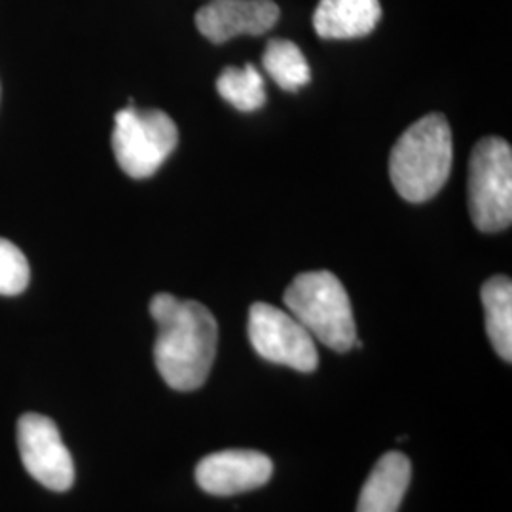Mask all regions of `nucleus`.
Listing matches in <instances>:
<instances>
[{"instance_id": "f257e3e1", "label": "nucleus", "mask_w": 512, "mask_h": 512, "mask_svg": "<svg viewBox=\"0 0 512 512\" xmlns=\"http://www.w3.org/2000/svg\"><path fill=\"white\" fill-rule=\"evenodd\" d=\"M150 315L158 325L154 363L165 384L175 391L202 387L217 357L219 325L213 313L196 300L156 294Z\"/></svg>"}, {"instance_id": "f03ea898", "label": "nucleus", "mask_w": 512, "mask_h": 512, "mask_svg": "<svg viewBox=\"0 0 512 512\" xmlns=\"http://www.w3.org/2000/svg\"><path fill=\"white\" fill-rule=\"evenodd\" d=\"M454 141L448 120L431 112L404 131L389 156V177L406 202L435 198L448 181Z\"/></svg>"}, {"instance_id": "7ed1b4c3", "label": "nucleus", "mask_w": 512, "mask_h": 512, "mask_svg": "<svg viewBox=\"0 0 512 512\" xmlns=\"http://www.w3.org/2000/svg\"><path fill=\"white\" fill-rule=\"evenodd\" d=\"M285 306L313 340L344 353L353 348L357 329L348 291L342 281L327 270L300 274L285 291Z\"/></svg>"}, {"instance_id": "20e7f679", "label": "nucleus", "mask_w": 512, "mask_h": 512, "mask_svg": "<svg viewBox=\"0 0 512 512\" xmlns=\"http://www.w3.org/2000/svg\"><path fill=\"white\" fill-rule=\"evenodd\" d=\"M179 143V129L164 110L137 109L129 101L118 110L112 129L116 162L131 179L152 177Z\"/></svg>"}, {"instance_id": "39448f33", "label": "nucleus", "mask_w": 512, "mask_h": 512, "mask_svg": "<svg viewBox=\"0 0 512 512\" xmlns=\"http://www.w3.org/2000/svg\"><path fill=\"white\" fill-rule=\"evenodd\" d=\"M469 209L476 228L484 234H495L511 226L512 150L499 137H486L473 148Z\"/></svg>"}, {"instance_id": "423d86ee", "label": "nucleus", "mask_w": 512, "mask_h": 512, "mask_svg": "<svg viewBox=\"0 0 512 512\" xmlns=\"http://www.w3.org/2000/svg\"><path fill=\"white\" fill-rule=\"evenodd\" d=\"M249 340L256 353L275 365L313 372L319 365L315 340L287 311L256 302L249 310Z\"/></svg>"}, {"instance_id": "0eeeda50", "label": "nucleus", "mask_w": 512, "mask_h": 512, "mask_svg": "<svg viewBox=\"0 0 512 512\" xmlns=\"http://www.w3.org/2000/svg\"><path fill=\"white\" fill-rule=\"evenodd\" d=\"M18 448L29 475L52 492H67L74 482V463L54 420L23 414L18 421Z\"/></svg>"}, {"instance_id": "6e6552de", "label": "nucleus", "mask_w": 512, "mask_h": 512, "mask_svg": "<svg viewBox=\"0 0 512 512\" xmlns=\"http://www.w3.org/2000/svg\"><path fill=\"white\" fill-rule=\"evenodd\" d=\"M279 19L274 0H211L196 12V27L213 44L238 35H264Z\"/></svg>"}, {"instance_id": "1a4fd4ad", "label": "nucleus", "mask_w": 512, "mask_h": 512, "mask_svg": "<svg viewBox=\"0 0 512 512\" xmlns=\"http://www.w3.org/2000/svg\"><path fill=\"white\" fill-rule=\"evenodd\" d=\"M274 473L272 459L255 450H222L196 467L200 488L211 495H238L264 486Z\"/></svg>"}, {"instance_id": "9d476101", "label": "nucleus", "mask_w": 512, "mask_h": 512, "mask_svg": "<svg viewBox=\"0 0 512 512\" xmlns=\"http://www.w3.org/2000/svg\"><path fill=\"white\" fill-rule=\"evenodd\" d=\"M380 19V0H319L313 29L327 40H351L370 35Z\"/></svg>"}, {"instance_id": "9b49d317", "label": "nucleus", "mask_w": 512, "mask_h": 512, "mask_svg": "<svg viewBox=\"0 0 512 512\" xmlns=\"http://www.w3.org/2000/svg\"><path fill=\"white\" fill-rule=\"evenodd\" d=\"M412 478V463L401 452L378 459L359 495L357 512H397Z\"/></svg>"}, {"instance_id": "f8f14e48", "label": "nucleus", "mask_w": 512, "mask_h": 512, "mask_svg": "<svg viewBox=\"0 0 512 512\" xmlns=\"http://www.w3.org/2000/svg\"><path fill=\"white\" fill-rule=\"evenodd\" d=\"M482 304L486 313V332L495 353L511 363L512 359V283L497 275L484 283Z\"/></svg>"}, {"instance_id": "ddd939ff", "label": "nucleus", "mask_w": 512, "mask_h": 512, "mask_svg": "<svg viewBox=\"0 0 512 512\" xmlns=\"http://www.w3.org/2000/svg\"><path fill=\"white\" fill-rule=\"evenodd\" d=\"M266 73L274 78L275 84L285 92H298L310 84L311 71L302 50L285 38H274L268 42L262 55Z\"/></svg>"}, {"instance_id": "4468645a", "label": "nucleus", "mask_w": 512, "mask_h": 512, "mask_svg": "<svg viewBox=\"0 0 512 512\" xmlns=\"http://www.w3.org/2000/svg\"><path fill=\"white\" fill-rule=\"evenodd\" d=\"M217 92L241 112H255L266 103L262 74L251 63L245 67H226L217 78Z\"/></svg>"}, {"instance_id": "2eb2a0df", "label": "nucleus", "mask_w": 512, "mask_h": 512, "mask_svg": "<svg viewBox=\"0 0 512 512\" xmlns=\"http://www.w3.org/2000/svg\"><path fill=\"white\" fill-rule=\"evenodd\" d=\"M31 279V268L18 245L0 238V294L16 296L21 294Z\"/></svg>"}]
</instances>
